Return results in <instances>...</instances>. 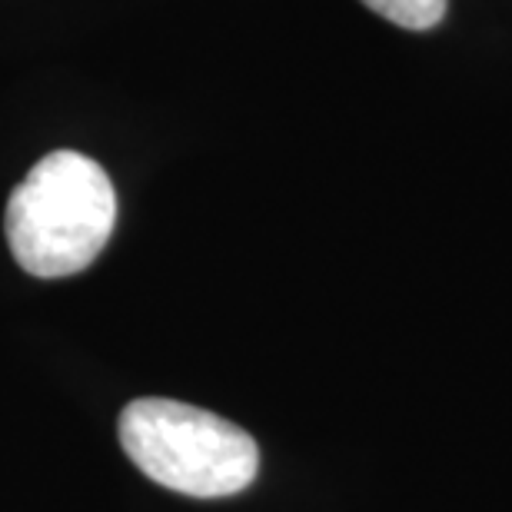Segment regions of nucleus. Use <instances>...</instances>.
<instances>
[{
  "label": "nucleus",
  "mask_w": 512,
  "mask_h": 512,
  "mask_svg": "<svg viewBox=\"0 0 512 512\" xmlns=\"http://www.w3.org/2000/svg\"><path fill=\"white\" fill-rule=\"evenodd\" d=\"M363 4L403 30H433L446 17L449 0H363Z\"/></svg>",
  "instance_id": "7ed1b4c3"
},
{
  "label": "nucleus",
  "mask_w": 512,
  "mask_h": 512,
  "mask_svg": "<svg viewBox=\"0 0 512 512\" xmlns=\"http://www.w3.org/2000/svg\"><path fill=\"white\" fill-rule=\"evenodd\" d=\"M117 223V193L107 170L77 150H54L7 200V243L30 276L60 280L104 253Z\"/></svg>",
  "instance_id": "f257e3e1"
},
{
  "label": "nucleus",
  "mask_w": 512,
  "mask_h": 512,
  "mask_svg": "<svg viewBox=\"0 0 512 512\" xmlns=\"http://www.w3.org/2000/svg\"><path fill=\"white\" fill-rule=\"evenodd\" d=\"M120 446L163 489L220 499L243 493L260 469L253 436L177 399H137L120 413Z\"/></svg>",
  "instance_id": "f03ea898"
}]
</instances>
